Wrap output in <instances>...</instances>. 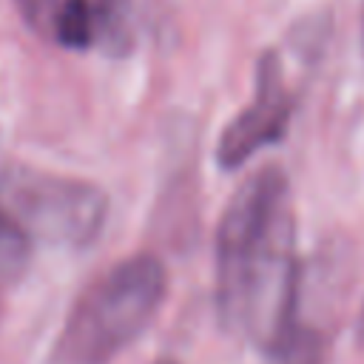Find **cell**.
I'll list each match as a JSON object with an SVG mask.
<instances>
[{
  "mask_svg": "<svg viewBox=\"0 0 364 364\" xmlns=\"http://www.w3.org/2000/svg\"><path fill=\"white\" fill-rule=\"evenodd\" d=\"M23 23L68 51L122 57L134 46V0H14Z\"/></svg>",
  "mask_w": 364,
  "mask_h": 364,
  "instance_id": "cell-4",
  "label": "cell"
},
{
  "mask_svg": "<svg viewBox=\"0 0 364 364\" xmlns=\"http://www.w3.org/2000/svg\"><path fill=\"white\" fill-rule=\"evenodd\" d=\"M361 48H364V14H361Z\"/></svg>",
  "mask_w": 364,
  "mask_h": 364,
  "instance_id": "cell-9",
  "label": "cell"
},
{
  "mask_svg": "<svg viewBox=\"0 0 364 364\" xmlns=\"http://www.w3.org/2000/svg\"><path fill=\"white\" fill-rule=\"evenodd\" d=\"M299 256L290 179L279 165L253 171L216 228V313L225 330L264 355L299 324Z\"/></svg>",
  "mask_w": 364,
  "mask_h": 364,
  "instance_id": "cell-1",
  "label": "cell"
},
{
  "mask_svg": "<svg viewBox=\"0 0 364 364\" xmlns=\"http://www.w3.org/2000/svg\"><path fill=\"white\" fill-rule=\"evenodd\" d=\"M168 296L165 262L134 253L100 273L71 304L51 364H111L159 316Z\"/></svg>",
  "mask_w": 364,
  "mask_h": 364,
  "instance_id": "cell-2",
  "label": "cell"
},
{
  "mask_svg": "<svg viewBox=\"0 0 364 364\" xmlns=\"http://www.w3.org/2000/svg\"><path fill=\"white\" fill-rule=\"evenodd\" d=\"M31 259V239L26 236V230L0 210V279L14 282L23 276V270L28 267Z\"/></svg>",
  "mask_w": 364,
  "mask_h": 364,
  "instance_id": "cell-7",
  "label": "cell"
},
{
  "mask_svg": "<svg viewBox=\"0 0 364 364\" xmlns=\"http://www.w3.org/2000/svg\"><path fill=\"white\" fill-rule=\"evenodd\" d=\"M324 355H327V344L321 333L299 321L293 333L279 347H273L264 358L267 364H324Z\"/></svg>",
  "mask_w": 364,
  "mask_h": 364,
  "instance_id": "cell-6",
  "label": "cell"
},
{
  "mask_svg": "<svg viewBox=\"0 0 364 364\" xmlns=\"http://www.w3.org/2000/svg\"><path fill=\"white\" fill-rule=\"evenodd\" d=\"M156 364H179V361H173V358H159Z\"/></svg>",
  "mask_w": 364,
  "mask_h": 364,
  "instance_id": "cell-8",
  "label": "cell"
},
{
  "mask_svg": "<svg viewBox=\"0 0 364 364\" xmlns=\"http://www.w3.org/2000/svg\"><path fill=\"white\" fill-rule=\"evenodd\" d=\"M296 91L276 51H264L256 63L250 102L222 128L216 139V165L222 171L242 168L262 148L279 142L293 119Z\"/></svg>",
  "mask_w": 364,
  "mask_h": 364,
  "instance_id": "cell-5",
  "label": "cell"
},
{
  "mask_svg": "<svg viewBox=\"0 0 364 364\" xmlns=\"http://www.w3.org/2000/svg\"><path fill=\"white\" fill-rule=\"evenodd\" d=\"M0 210L31 242L82 250L97 242L108 216V196L88 179L11 165L0 173Z\"/></svg>",
  "mask_w": 364,
  "mask_h": 364,
  "instance_id": "cell-3",
  "label": "cell"
},
{
  "mask_svg": "<svg viewBox=\"0 0 364 364\" xmlns=\"http://www.w3.org/2000/svg\"><path fill=\"white\" fill-rule=\"evenodd\" d=\"M361 336H364V316H361Z\"/></svg>",
  "mask_w": 364,
  "mask_h": 364,
  "instance_id": "cell-10",
  "label": "cell"
},
{
  "mask_svg": "<svg viewBox=\"0 0 364 364\" xmlns=\"http://www.w3.org/2000/svg\"><path fill=\"white\" fill-rule=\"evenodd\" d=\"M0 310H3V301H0Z\"/></svg>",
  "mask_w": 364,
  "mask_h": 364,
  "instance_id": "cell-11",
  "label": "cell"
}]
</instances>
